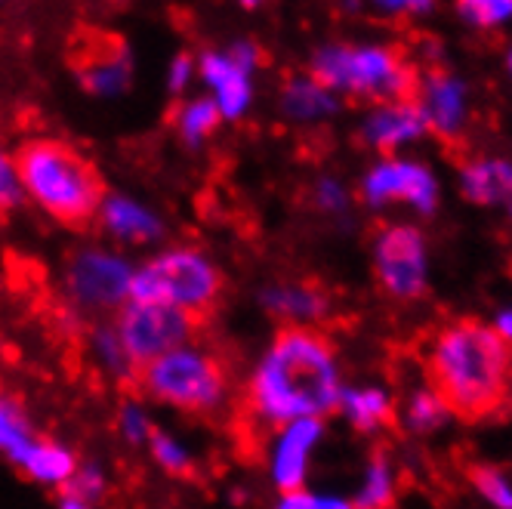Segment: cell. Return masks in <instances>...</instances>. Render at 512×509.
<instances>
[{
    "instance_id": "1",
    "label": "cell",
    "mask_w": 512,
    "mask_h": 509,
    "mask_svg": "<svg viewBox=\"0 0 512 509\" xmlns=\"http://www.w3.org/2000/svg\"><path fill=\"white\" fill-rule=\"evenodd\" d=\"M340 361L318 327H281L244 389L247 420L275 432L294 420H324L340 408Z\"/></svg>"
},
{
    "instance_id": "2",
    "label": "cell",
    "mask_w": 512,
    "mask_h": 509,
    "mask_svg": "<svg viewBox=\"0 0 512 509\" xmlns=\"http://www.w3.org/2000/svg\"><path fill=\"white\" fill-rule=\"evenodd\" d=\"M423 365L432 389L463 420H485L500 411L512 386V346L475 318L435 327Z\"/></svg>"
},
{
    "instance_id": "3",
    "label": "cell",
    "mask_w": 512,
    "mask_h": 509,
    "mask_svg": "<svg viewBox=\"0 0 512 509\" xmlns=\"http://www.w3.org/2000/svg\"><path fill=\"white\" fill-rule=\"evenodd\" d=\"M25 198L53 223L87 229L96 223L105 198L102 176L93 161L62 139H28L16 152Z\"/></svg>"
},
{
    "instance_id": "4",
    "label": "cell",
    "mask_w": 512,
    "mask_h": 509,
    "mask_svg": "<svg viewBox=\"0 0 512 509\" xmlns=\"http://www.w3.org/2000/svg\"><path fill=\"white\" fill-rule=\"evenodd\" d=\"M309 75L337 96L374 105L408 102L420 84L417 65L386 44H321L309 59Z\"/></svg>"
},
{
    "instance_id": "5",
    "label": "cell",
    "mask_w": 512,
    "mask_h": 509,
    "mask_svg": "<svg viewBox=\"0 0 512 509\" xmlns=\"http://www.w3.org/2000/svg\"><path fill=\"white\" fill-rule=\"evenodd\" d=\"M136 386L155 405L192 417H216L229 405L232 380L223 355L207 343H186L136 374Z\"/></svg>"
},
{
    "instance_id": "6",
    "label": "cell",
    "mask_w": 512,
    "mask_h": 509,
    "mask_svg": "<svg viewBox=\"0 0 512 509\" xmlns=\"http://www.w3.org/2000/svg\"><path fill=\"white\" fill-rule=\"evenodd\" d=\"M223 294V272L201 247L170 244L136 266L133 300L158 303L195 318L207 315Z\"/></svg>"
},
{
    "instance_id": "7",
    "label": "cell",
    "mask_w": 512,
    "mask_h": 509,
    "mask_svg": "<svg viewBox=\"0 0 512 509\" xmlns=\"http://www.w3.org/2000/svg\"><path fill=\"white\" fill-rule=\"evenodd\" d=\"M136 266L121 250L105 244H81L68 253L62 287L81 315H118L133 300Z\"/></svg>"
},
{
    "instance_id": "8",
    "label": "cell",
    "mask_w": 512,
    "mask_h": 509,
    "mask_svg": "<svg viewBox=\"0 0 512 509\" xmlns=\"http://www.w3.org/2000/svg\"><path fill=\"white\" fill-rule=\"evenodd\" d=\"M112 324L136 371L149 368L152 361L164 358L179 346L195 343L201 331V318L189 312L158 306V303H136V300H130L112 318Z\"/></svg>"
},
{
    "instance_id": "9",
    "label": "cell",
    "mask_w": 512,
    "mask_h": 509,
    "mask_svg": "<svg viewBox=\"0 0 512 509\" xmlns=\"http://www.w3.org/2000/svg\"><path fill=\"white\" fill-rule=\"evenodd\" d=\"M374 278L386 297L398 303L420 300L429 287V247L417 226L389 223L371 241Z\"/></svg>"
},
{
    "instance_id": "10",
    "label": "cell",
    "mask_w": 512,
    "mask_h": 509,
    "mask_svg": "<svg viewBox=\"0 0 512 509\" xmlns=\"http://www.w3.org/2000/svg\"><path fill=\"white\" fill-rule=\"evenodd\" d=\"M442 198L438 176L417 158H380L361 176V201L380 210L389 204H408L420 216H432Z\"/></svg>"
},
{
    "instance_id": "11",
    "label": "cell",
    "mask_w": 512,
    "mask_h": 509,
    "mask_svg": "<svg viewBox=\"0 0 512 509\" xmlns=\"http://www.w3.org/2000/svg\"><path fill=\"white\" fill-rule=\"evenodd\" d=\"M324 439V420H294L269 432L266 445V469L278 494L303 491L309 479V466L315 448Z\"/></svg>"
},
{
    "instance_id": "12",
    "label": "cell",
    "mask_w": 512,
    "mask_h": 509,
    "mask_svg": "<svg viewBox=\"0 0 512 509\" xmlns=\"http://www.w3.org/2000/svg\"><path fill=\"white\" fill-rule=\"evenodd\" d=\"M414 102L426 118L429 133L442 136L445 142H457L472 118V96L463 78L451 75L445 68H429L420 75Z\"/></svg>"
},
{
    "instance_id": "13",
    "label": "cell",
    "mask_w": 512,
    "mask_h": 509,
    "mask_svg": "<svg viewBox=\"0 0 512 509\" xmlns=\"http://www.w3.org/2000/svg\"><path fill=\"white\" fill-rule=\"evenodd\" d=\"M96 229L121 247H155L167 238L164 216L124 192H105L96 213Z\"/></svg>"
},
{
    "instance_id": "14",
    "label": "cell",
    "mask_w": 512,
    "mask_h": 509,
    "mask_svg": "<svg viewBox=\"0 0 512 509\" xmlns=\"http://www.w3.org/2000/svg\"><path fill=\"white\" fill-rule=\"evenodd\" d=\"M78 81L90 96L99 99H118L133 84V53L127 41L105 38L99 34L96 41L87 44V50L75 59Z\"/></svg>"
},
{
    "instance_id": "15",
    "label": "cell",
    "mask_w": 512,
    "mask_h": 509,
    "mask_svg": "<svg viewBox=\"0 0 512 509\" xmlns=\"http://www.w3.org/2000/svg\"><path fill=\"white\" fill-rule=\"evenodd\" d=\"M426 133H429L426 118H423L420 105L414 99L374 105L358 127L361 142L368 145V149L380 152L383 158H395L398 149L420 142Z\"/></svg>"
},
{
    "instance_id": "16",
    "label": "cell",
    "mask_w": 512,
    "mask_h": 509,
    "mask_svg": "<svg viewBox=\"0 0 512 509\" xmlns=\"http://www.w3.org/2000/svg\"><path fill=\"white\" fill-rule=\"evenodd\" d=\"M198 78L210 90L223 121H241L253 105V75L226 50H204L198 56Z\"/></svg>"
},
{
    "instance_id": "17",
    "label": "cell",
    "mask_w": 512,
    "mask_h": 509,
    "mask_svg": "<svg viewBox=\"0 0 512 509\" xmlns=\"http://www.w3.org/2000/svg\"><path fill=\"white\" fill-rule=\"evenodd\" d=\"M260 306L278 318L281 327H318L331 312V300L324 290L306 281H278L263 287Z\"/></svg>"
},
{
    "instance_id": "18",
    "label": "cell",
    "mask_w": 512,
    "mask_h": 509,
    "mask_svg": "<svg viewBox=\"0 0 512 509\" xmlns=\"http://www.w3.org/2000/svg\"><path fill=\"white\" fill-rule=\"evenodd\" d=\"M340 96L318 84L312 75H290L278 90V112L287 124L315 127L340 115Z\"/></svg>"
},
{
    "instance_id": "19",
    "label": "cell",
    "mask_w": 512,
    "mask_h": 509,
    "mask_svg": "<svg viewBox=\"0 0 512 509\" xmlns=\"http://www.w3.org/2000/svg\"><path fill=\"white\" fill-rule=\"evenodd\" d=\"M457 183L472 204H506L512 201V161L506 158H469L463 161Z\"/></svg>"
},
{
    "instance_id": "20",
    "label": "cell",
    "mask_w": 512,
    "mask_h": 509,
    "mask_svg": "<svg viewBox=\"0 0 512 509\" xmlns=\"http://www.w3.org/2000/svg\"><path fill=\"white\" fill-rule=\"evenodd\" d=\"M78 454L71 451L68 445L56 442V439H38L34 442V448L28 451V457L22 460V472L31 479V482H38L44 488H56V491H65L71 476H75V469H78Z\"/></svg>"
},
{
    "instance_id": "21",
    "label": "cell",
    "mask_w": 512,
    "mask_h": 509,
    "mask_svg": "<svg viewBox=\"0 0 512 509\" xmlns=\"http://www.w3.org/2000/svg\"><path fill=\"white\" fill-rule=\"evenodd\" d=\"M352 429L358 432H377L392 423V398L380 386H343L340 408H337Z\"/></svg>"
},
{
    "instance_id": "22",
    "label": "cell",
    "mask_w": 512,
    "mask_h": 509,
    "mask_svg": "<svg viewBox=\"0 0 512 509\" xmlns=\"http://www.w3.org/2000/svg\"><path fill=\"white\" fill-rule=\"evenodd\" d=\"M87 352H90V361L96 365V371L108 380H115V383H136V368H133V361L115 331V324L112 321H99L90 327V334H87Z\"/></svg>"
},
{
    "instance_id": "23",
    "label": "cell",
    "mask_w": 512,
    "mask_h": 509,
    "mask_svg": "<svg viewBox=\"0 0 512 509\" xmlns=\"http://www.w3.org/2000/svg\"><path fill=\"white\" fill-rule=\"evenodd\" d=\"M398 497V472L386 451L371 454L368 466L361 472V485L352 500L355 509H395Z\"/></svg>"
},
{
    "instance_id": "24",
    "label": "cell",
    "mask_w": 512,
    "mask_h": 509,
    "mask_svg": "<svg viewBox=\"0 0 512 509\" xmlns=\"http://www.w3.org/2000/svg\"><path fill=\"white\" fill-rule=\"evenodd\" d=\"M38 439H41V435L34 432V426H31L19 398L0 392V454H4L19 469Z\"/></svg>"
},
{
    "instance_id": "25",
    "label": "cell",
    "mask_w": 512,
    "mask_h": 509,
    "mask_svg": "<svg viewBox=\"0 0 512 509\" xmlns=\"http://www.w3.org/2000/svg\"><path fill=\"white\" fill-rule=\"evenodd\" d=\"M219 124H223V115H219V108L210 96H192L186 102H179L173 112L176 136L182 139L186 149H201V145L216 133Z\"/></svg>"
},
{
    "instance_id": "26",
    "label": "cell",
    "mask_w": 512,
    "mask_h": 509,
    "mask_svg": "<svg viewBox=\"0 0 512 509\" xmlns=\"http://www.w3.org/2000/svg\"><path fill=\"white\" fill-rule=\"evenodd\" d=\"M401 417H405V426L411 432H435L442 429L451 417V408L442 402V395L435 389H414L408 395L405 408H401Z\"/></svg>"
},
{
    "instance_id": "27",
    "label": "cell",
    "mask_w": 512,
    "mask_h": 509,
    "mask_svg": "<svg viewBox=\"0 0 512 509\" xmlns=\"http://www.w3.org/2000/svg\"><path fill=\"white\" fill-rule=\"evenodd\" d=\"M115 429L121 439L130 445V448H149L152 435L158 432L149 408H145L139 398H124V402L118 405V414H115Z\"/></svg>"
},
{
    "instance_id": "28",
    "label": "cell",
    "mask_w": 512,
    "mask_h": 509,
    "mask_svg": "<svg viewBox=\"0 0 512 509\" xmlns=\"http://www.w3.org/2000/svg\"><path fill=\"white\" fill-rule=\"evenodd\" d=\"M149 454H152L155 466L164 469L167 476H192V469H195V457H192L189 445L182 439H176V435L167 429H158L152 435Z\"/></svg>"
},
{
    "instance_id": "29",
    "label": "cell",
    "mask_w": 512,
    "mask_h": 509,
    "mask_svg": "<svg viewBox=\"0 0 512 509\" xmlns=\"http://www.w3.org/2000/svg\"><path fill=\"white\" fill-rule=\"evenodd\" d=\"M457 16L479 31H494L512 22V0H460Z\"/></svg>"
},
{
    "instance_id": "30",
    "label": "cell",
    "mask_w": 512,
    "mask_h": 509,
    "mask_svg": "<svg viewBox=\"0 0 512 509\" xmlns=\"http://www.w3.org/2000/svg\"><path fill=\"white\" fill-rule=\"evenodd\" d=\"M108 485H112V482H108V472H105L102 463L81 460L78 469H75V476H71V482H68V488L62 494H71V497H78V500L96 506L108 494Z\"/></svg>"
},
{
    "instance_id": "31",
    "label": "cell",
    "mask_w": 512,
    "mask_h": 509,
    "mask_svg": "<svg viewBox=\"0 0 512 509\" xmlns=\"http://www.w3.org/2000/svg\"><path fill=\"white\" fill-rule=\"evenodd\" d=\"M472 485L494 509H512V479L497 466H472Z\"/></svg>"
},
{
    "instance_id": "32",
    "label": "cell",
    "mask_w": 512,
    "mask_h": 509,
    "mask_svg": "<svg viewBox=\"0 0 512 509\" xmlns=\"http://www.w3.org/2000/svg\"><path fill=\"white\" fill-rule=\"evenodd\" d=\"M25 201L28 198H25V186H22V176H19L16 155L0 149V213L19 210Z\"/></svg>"
},
{
    "instance_id": "33",
    "label": "cell",
    "mask_w": 512,
    "mask_h": 509,
    "mask_svg": "<svg viewBox=\"0 0 512 509\" xmlns=\"http://www.w3.org/2000/svg\"><path fill=\"white\" fill-rule=\"evenodd\" d=\"M312 201L321 213H331V216H343L352 207V195L343 179H337V176H321L312 189Z\"/></svg>"
},
{
    "instance_id": "34",
    "label": "cell",
    "mask_w": 512,
    "mask_h": 509,
    "mask_svg": "<svg viewBox=\"0 0 512 509\" xmlns=\"http://www.w3.org/2000/svg\"><path fill=\"white\" fill-rule=\"evenodd\" d=\"M272 509H355L352 500L346 497H334V494H315V491H290V494H278Z\"/></svg>"
},
{
    "instance_id": "35",
    "label": "cell",
    "mask_w": 512,
    "mask_h": 509,
    "mask_svg": "<svg viewBox=\"0 0 512 509\" xmlns=\"http://www.w3.org/2000/svg\"><path fill=\"white\" fill-rule=\"evenodd\" d=\"M198 78V59L189 53H176L167 65V93L182 96Z\"/></svg>"
},
{
    "instance_id": "36",
    "label": "cell",
    "mask_w": 512,
    "mask_h": 509,
    "mask_svg": "<svg viewBox=\"0 0 512 509\" xmlns=\"http://www.w3.org/2000/svg\"><path fill=\"white\" fill-rule=\"evenodd\" d=\"M226 53H229L241 68H247L250 75H256V68L263 65V50L256 47L253 41H247V38H241V41L229 44V47H226Z\"/></svg>"
},
{
    "instance_id": "37",
    "label": "cell",
    "mask_w": 512,
    "mask_h": 509,
    "mask_svg": "<svg viewBox=\"0 0 512 509\" xmlns=\"http://www.w3.org/2000/svg\"><path fill=\"white\" fill-rule=\"evenodd\" d=\"M491 327H494V331H497V334H500V337H503V340H506V343L512 346V306L500 309Z\"/></svg>"
},
{
    "instance_id": "38",
    "label": "cell",
    "mask_w": 512,
    "mask_h": 509,
    "mask_svg": "<svg viewBox=\"0 0 512 509\" xmlns=\"http://www.w3.org/2000/svg\"><path fill=\"white\" fill-rule=\"evenodd\" d=\"M59 509H96L93 503H84L78 497H71V494H62L59 497Z\"/></svg>"
},
{
    "instance_id": "39",
    "label": "cell",
    "mask_w": 512,
    "mask_h": 509,
    "mask_svg": "<svg viewBox=\"0 0 512 509\" xmlns=\"http://www.w3.org/2000/svg\"><path fill=\"white\" fill-rule=\"evenodd\" d=\"M506 71L512 75V47H509V53H506Z\"/></svg>"
},
{
    "instance_id": "40",
    "label": "cell",
    "mask_w": 512,
    "mask_h": 509,
    "mask_svg": "<svg viewBox=\"0 0 512 509\" xmlns=\"http://www.w3.org/2000/svg\"><path fill=\"white\" fill-rule=\"evenodd\" d=\"M509 213H512V207H509Z\"/></svg>"
}]
</instances>
